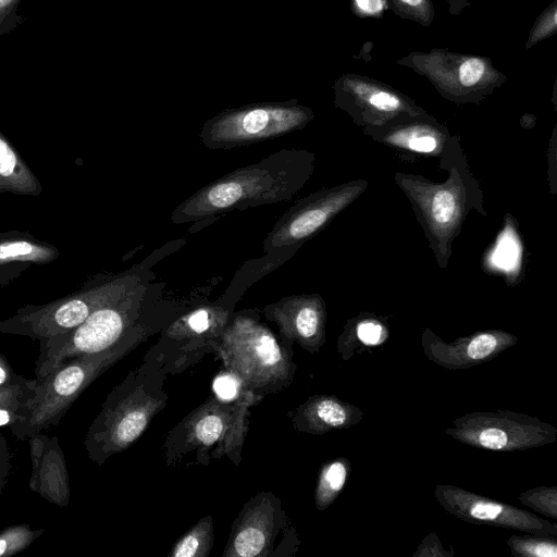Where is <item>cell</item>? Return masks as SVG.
Returning <instances> with one entry per match:
<instances>
[{
  "label": "cell",
  "mask_w": 557,
  "mask_h": 557,
  "mask_svg": "<svg viewBox=\"0 0 557 557\" xmlns=\"http://www.w3.org/2000/svg\"><path fill=\"white\" fill-rule=\"evenodd\" d=\"M384 329L375 321H362L357 326V336L366 345H376L382 342Z\"/></svg>",
  "instance_id": "cell-34"
},
{
  "label": "cell",
  "mask_w": 557,
  "mask_h": 557,
  "mask_svg": "<svg viewBox=\"0 0 557 557\" xmlns=\"http://www.w3.org/2000/svg\"><path fill=\"white\" fill-rule=\"evenodd\" d=\"M557 32V0H553L536 17L533 23L528 39L524 44L525 49H530L555 35Z\"/></svg>",
  "instance_id": "cell-29"
},
{
  "label": "cell",
  "mask_w": 557,
  "mask_h": 557,
  "mask_svg": "<svg viewBox=\"0 0 557 557\" xmlns=\"http://www.w3.org/2000/svg\"><path fill=\"white\" fill-rule=\"evenodd\" d=\"M388 10L400 18L429 27L435 17L432 0H385Z\"/></svg>",
  "instance_id": "cell-23"
},
{
  "label": "cell",
  "mask_w": 557,
  "mask_h": 557,
  "mask_svg": "<svg viewBox=\"0 0 557 557\" xmlns=\"http://www.w3.org/2000/svg\"><path fill=\"white\" fill-rule=\"evenodd\" d=\"M148 282L121 299L98 308L75 329L40 339L35 367L36 379L45 376L74 357L103 351L131 334L147 293Z\"/></svg>",
  "instance_id": "cell-4"
},
{
  "label": "cell",
  "mask_w": 557,
  "mask_h": 557,
  "mask_svg": "<svg viewBox=\"0 0 557 557\" xmlns=\"http://www.w3.org/2000/svg\"><path fill=\"white\" fill-rule=\"evenodd\" d=\"M0 193L40 196L42 185L20 152L0 132Z\"/></svg>",
  "instance_id": "cell-18"
},
{
  "label": "cell",
  "mask_w": 557,
  "mask_h": 557,
  "mask_svg": "<svg viewBox=\"0 0 557 557\" xmlns=\"http://www.w3.org/2000/svg\"><path fill=\"white\" fill-rule=\"evenodd\" d=\"M446 430L458 441L492 450H519L556 441L557 430L535 418L509 411L475 412Z\"/></svg>",
  "instance_id": "cell-9"
},
{
  "label": "cell",
  "mask_w": 557,
  "mask_h": 557,
  "mask_svg": "<svg viewBox=\"0 0 557 557\" xmlns=\"http://www.w3.org/2000/svg\"><path fill=\"white\" fill-rule=\"evenodd\" d=\"M35 385L36 379L23 376L18 382L0 389V428L10 426L25 418Z\"/></svg>",
  "instance_id": "cell-19"
},
{
  "label": "cell",
  "mask_w": 557,
  "mask_h": 557,
  "mask_svg": "<svg viewBox=\"0 0 557 557\" xmlns=\"http://www.w3.org/2000/svg\"><path fill=\"white\" fill-rule=\"evenodd\" d=\"M425 77L445 99L479 104L507 82L488 57L432 48L413 51L396 61Z\"/></svg>",
  "instance_id": "cell-6"
},
{
  "label": "cell",
  "mask_w": 557,
  "mask_h": 557,
  "mask_svg": "<svg viewBox=\"0 0 557 557\" xmlns=\"http://www.w3.org/2000/svg\"><path fill=\"white\" fill-rule=\"evenodd\" d=\"M242 382L233 373H220L212 383L215 396L222 401H232L238 397Z\"/></svg>",
  "instance_id": "cell-31"
},
{
  "label": "cell",
  "mask_w": 557,
  "mask_h": 557,
  "mask_svg": "<svg viewBox=\"0 0 557 557\" xmlns=\"http://www.w3.org/2000/svg\"><path fill=\"white\" fill-rule=\"evenodd\" d=\"M435 497L451 515L471 522L524 531L532 535L555 536L557 527L535 515L507 504L490 500L450 485H437Z\"/></svg>",
  "instance_id": "cell-12"
},
{
  "label": "cell",
  "mask_w": 557,
  "mask_h": 557,
  "mask_svg": "<svg viewBox=\"0 0 557 557\" xmlns=\"http://www.w3.org/2000/svg\"><path fill=\"white\" fill-rule=\"evenodd\" d=\"M144 267L89 276L75 292L41 305H26L0 321V333L45 339L81 325L95 310L128 295L150 281Z\"/></svg>",
  "instance_id": "cell-2"
},
{
  "label": "cell",
  "mask_w": 557,
  "mask_h": 557,
  "mask_svg": "<svg viewBox=\"0 0 557 557\" xmlns=\"http://www.w3.org/2000/svg\"><path fill=\"white\" fill-rule=\"evenodd\" d=\"M267 532L263 525L259 523L247 524L236 534L232 554L240 557L260 555L267 546Z\"/></svg>",
  "instance_id": "cell-25"
},
{
  "label": "cell",
  "mask_w": 557,
  "mask_h": 557,
  "mask_svg": "<svg viewBox=\"0 0 557 557\" xmlns=\"http://www.w3.org/2000/svg\"><path fill=\"white\" fill-rule=\"evenodd\" d=\"M227 321V311L216 306L197 308L181 318L173 326V333L193 336L215 334L223 330Z\"/></svg>",
  "instance_id": "cell-20"
},
{
  "label": "cell",
  "mask_w": 557,
  "mask_h": 557,
  "mask_svg": "<svg viewBox=\"0 0 557 557\" xmlns=\"http://www.w3.org/2000/svg\"><path fill=\"white\" fill-rule=\"evenodd\" d=\"M346 478V465L339 460L323 469L317 491V504L320 508H324L336 497L343 488Z\"/></svg>",
  "instance_id": "cell-22"
},
{
  "label": "cell",
  "mask_w": 557,
  "mask_h": 557,
  "mask_svg": "<svg viewBox=\"0 0 557 557\" xmlns=\"http://www.w3.org/2000/svg\"><path fill=\"white\" fill-rule=\"evenodd\" d=\"M224 346L233 368L246 379L268 380L283 372L280 346L269 330L253 320L236 318L225 330Z\"/></svg>",
  "instance_id": "cell-13"
},
{
  "label": "cell",
  "mask_w": 557,
  "mask_h": 557,
  "mask_svg": "<svg viewBox=\"0 0 557 557\" xmlns=\"http://www.w3.org/2000/svg\"><path fill=\"white\" fill-rule=\"evenodd\" d=\"M264 314L280 326L286 337L302 344H313L323 334L325 307L318 294L293 295L272 302Z\"/></svg>",
  "instance_id": "cell-16"
},
{
  "label": "cell",
  "mask_w": 557,
  "mask_h": 557,
  "mask_svg": "<svg viewBox=\"0 0 557 557\" xmlns=\"http://www.w3.org/2000/svg\"><path fill=\"white\" fill-rule=\"evenodd\" d=\"M520 500L546 516L556 518V490L537 488L520 495Z\"/></svg>",
  "instance_id": "cell-30"
},
{
  "label": "cell",
  "mask_w": 557,
  "mask_h": 557,
  "mask_svg": "<svg viewBox=\"0 0 557 557\" xmlns=\"http://www.w3.org/2000/svg\"><path fill=\"white\" fill-rule=\"evenodd\" d=\"M507 544L512 553L519 556L556 557L557 544L555 536H511Z\"/></svg>",
  "instance_id": "cell-26"
},
{
  "label": "cell",
  "mask_w": 557,
  "mask_h": 557,
  "mask_svg": "<svg viewBox=\"0 0 557 557\" xmlns=\"http://www.w3.org/2000/svg\"><path fill=\"white\" fill-rule=\"evenodd\" d=\"M334 104L364 127L383 126L405 116L426 113L413 99L393 86L357 73H346L334 82Z\"/></svg>",
  "instance_id": "cell-10"
},
{
  "label": "cell",
  "mask_w": 557,
  "mask_h": 557,
  "mask_svg": "<svg viewBox=\"0 0 557 557\" xmlns=\"http://www.w3.org/2000/svg\"><path fill=\"white\" fill-rule=\"evenodd\" d=\"M450 15H459L465 9L470 7V0H447Z\"/></svg>",
  "instance_id": "cell-37"
},
{
  "label": "cell",
  "mask_w": 557,
  "mask_h": 557,
  "mask_svg": "<svg viewBox=\"0 0 557 557\" xmlns=\"http://www.w3.org/2000/svg\"><path fill=\"white\" fill-rule=\"evenodd\" d=\"M313 119L312 109L299 104L297 99L250 103L210 117L199 136L206 148L232 149L285 136L302 129Z\"/></svg>",
  "instance_id": "cell-5"
},
{
  "label": "cell",
  "mask_w": 557,
  "mask_h": 557,
  "mask_svg": "<svg viewBox=\"0 0 557 557\" xmlns=\"http://www.w3.org/2000/svg\"><path fill=\"white\" fill-rule=\"evenodd\" d=\"M314 160L308 150L281 149L199 188L174 208L170 220L196 223L233 210L290 200L311 177Z\"/></svg>",
  "instance_id": "cell-1"
},
{
  "label": "cell",
  "mask_w": 557,
  "mask_h": 557,
  "mask_svg": "<svg viewBox=\"0 0 557 557\" xmlns=\"http://www.w3.org/2000/svg\"><path fill=\"white\" fill-rule=\"evenodd\" d=\"M32 473L28 482L30 491L59 507L70 504V475L58 436L42 432L28 438Z\"/></svg>",
  "instance_id": "cell-14"
},
{
  "label": "cell",
  "mask_w": 557,
  "mask_h": 557,
  "mask_svg": "<svg viewBox=\"0 0 557 557\" xmlns=\"http://www.w3.org/2000/svg\"><path fill=\"white\" fill-rule=\"evenodd\" d=\"M22 0H0V36L12 32L24 21L17 12Z\"/></svg>",
  "instance_id": "cell-32"
},
{
  "label": "cell",
  "mask_w": 557,
  "mask_h": 557,
  "mask_svg": "<svg viewBox=\"0 0 557 557\" xmlns=\"http://www.w3.org/2000/svg\"><path fill=\"white\" fill-rule=\"evenodd\" d=\"M228 420L222 412H207L199 417L194 426L193 433L198 442L203 445H212L220 441L227 432Z\"/></svg>",
  "instance_id": "cell-28"
},
{
  "label": "cell",
  "mask_w": 557,
  "mask_h": 557,
  "mask_svg": "<svg viewBox=\"0 0 557 557\" xmlns=\"http://www.w3.org/2000/svg\"><path fill=\"white\" fill-rule=\"evenodd\" d=\"M12 460L5 436L0 432V495L9 480Z\"/></svg>",
  "instance_id": "cell-35"
},
{
  "label": "cell",
  "mask_w": 557,
  "mask_h": 557,
  "mask_svg": "<svg viewBox=\"0 0 557 557\" xmlns=\"http://www.w3.org/2000/svg\"><path fill=\"white\" fill-rule=\"evenodd\" d=\"M45 530L32 529L27 523L8 527L0 532V557L25 550Z\"/></svg>",
  "instance_id": "cell-21"
},
{
  "label": "cell",
  "mask_w": 557,
  "mask_h": 557,
  "mask_svg": "<svg viewBox=\"0 0 557 557\" xmlns=\"http://www.w3.org/2000/svg\"><path fill=\"white\" fill-rule=\"evenodd\" d=\"M396 182L411 201L441 267H446L450 244L459 232L470 207V196L456 170L445 184L421 177L396 174Z\"/></svg>",
  "instance_id": "cell-7"
},
{
  "label": "cell",
  "mask_w": 557,
  "mask_h": 557,
  "mask_svg": "<svg viewBox=\"0 0 557 557\" xmlns=\"http://www.w3.org/2000/svg\"><path fill=\"white\" fill-rule=\"evenodd\" d=\"M60 257V250L27 231L0 232V290L32 265H45Z\"/></svg>",
  "instance_id": "cell-17"
},
{
  "label": "cell",
  "mask_w": 557,
  "mask_h": 557,
  "mask_svg": "<svg viewBox=\"0 0 557 557\" xmlns=\"http://www.w3.org/2000/svg\"><path fill=\"white\" fill-rule=\"evenodd\" d=\"M363 129L364 133L385 145L423 154L444 152V144L450 137L445 125L438 123L428 112Z\"/></svg>",
  "instance_id": "cell-15"
},
{
  "label": "cell",
  "mask_w": 557,
  "mask_h": 557,
  "mask_svg": "<svg viewBox=\"0 0 557 557\" xmlns=\"http://www.w3.org/2000/svg\"><path fill=\"white\" fill-rule=\"evenodd\" d=\"M210 537V523L200 522L177 542L171 555L175 557L207 555Z\"/></svg>",
  "instance_id": "cell-27"
},
{
  "label": "cell",
  "mask_w": 557,
  "mask_h": 557,
  "mask_svg": "<svg viewBox=\"0 0 557 557\" xmlns=\"http://www.w3.org/2000/svg\"><path fill=\"white\" fill-rule=\"evenodd\" d=\"M366 180H355L312 193L292 205L276 221L263 242L268 255L290 250L322 231L367 188Z\"/></svg>",
  "instance_id": "cell-8"
},
{
  "label": "cell",
  "mask_w": 557,
  "mask_h": 557,
  "mask_svg": "<svg viewBox=\"0 0 557 557\" xmlns=\"http://www.w3.org/2000/svg\"><path fill=\"white\" fill-rule=\"evenodd\" d=\"M487 1H492V0H487Z\"/></svg>",
  "instance_id": "cell-38"
},
{
  "label": "cell",
  "mask_w": 557,
  "mask_h": 557,
  "mask_svg": "<svg viewBox=\"0 0 557 557\" xmlns=\"http://www.w3.org/2000/svg\"><path fill=\"white\" fill-rule=\"evenodd\" d=\"M132 333L114 346L96 354L74 357L40 379H36L34 395L26 407L25 418L10 425L17 440L55 426L78 396L103 371L122 358L133 346Z\"/></svg>",
  "instance_id": "cell-3"
},
{
  "label": "cell",
  "mask_w": 557,
  "mask_h": 557,
  "mask_svg": "<svg viewBox=\"0 0 557 557\" xmlns=\"http://www.w3.org/2000/svg\"><path fill=\"white\" fill-rule=\"evenodd\" d=\"M350 10L360 18H381L388 8L385 0H351Z\"/></svg>",
  "instance_id": "cell-33"
},
{
  "label": "cell",
  "mask_w": 557,
  "mask_h": 557,
  "mask_svg": "<svg viewBox=\"0 0 557 557\" xmlns=\"http://www.w3.org/2000/svg\"><path fill=\"white\" fill-rule=\"evenodd\" d=\"M22 377L14 373L7 358L0 354V389L18 382Z\"/></svg>",
  "instance_id": "cell-36"
},
{
  "label": "cell",
  "mask_w": 557,
  "mask_h": 557,
  "mask_svg": "<svg viewBox=\"0 0 557 557\" xmlns=\"http://www.w3.org/2000/svg\"><path fill=\"white\" fill-rule=\"evenodd\" d=\"M308 409L310 418L320 425L330 428L347 425L350 417L348 408L332 398H320L314 400Z\"/></svg>",
  "instance_id": "cell-24"
},
{
  "label": "cell",
  "mask_w": 557,
  "mask_h": 557,
  "mask_svg": "<svg viewBox=\"0 0 557 557\" xmlns=\"http://www.w3.org/2000/svg\"><path fill=\"white\" fill-rule=\"evenodd\" d=\"M153 409L151 400L139 401L135 394L114 391L86 434L88 457L101 463L132 444L146 429Z\"/></svg>",
  "instance_id": "cell-11"
}]
</instances>
